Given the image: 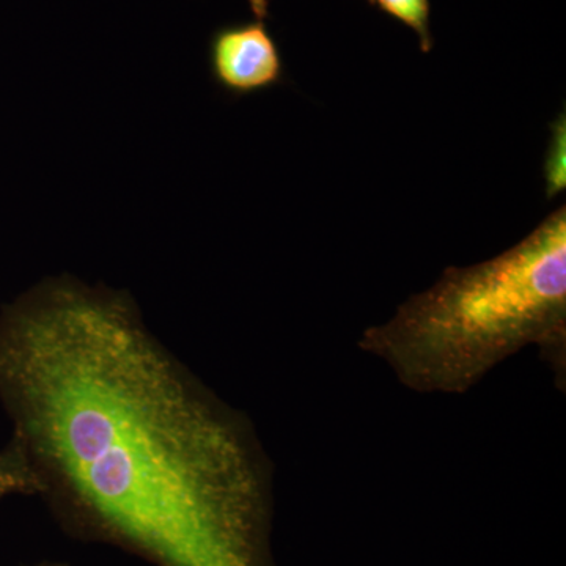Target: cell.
<instances>
[{
	"label": "cell",
	"instance_id": "1",
	"mask_svg": "<svg viewBox=\"0 0 566 566\" xmlns=\"http://www.w3.org/2000/svg\"><path fill=\"white\" fill-rule=\"evenodd\" d=\"M0 392L44 476L164 566H266L271 472L243 416L128 301L59 283L0 322Z\"/></svg>",
	"mask_w": 566,
	"mask_h": 566
},
{
	"label": "cell",
	"instance_id": "2",
	"mask_svg": "<svg viewBox=\"0 0 566 566\" xmlns=\"http://www.w3.org/2000/svg\"><path fill=\"white\" fill-rule=\"evenodd\" d=\"M357 346L423 395H463L497 365L538 349L566 382V208L486 262L447 268Z\"/></svg>",
	"mask_w": 566,
	"mask_h": 566
},
{
	"label": "cell",
	"instance_id": "3",
	"mask_svg": "<svg viewBox=\"0 0 566 566\" xmlns=\"http://www.w3.org/2000/svg\"><path fill=\"white\" fill-rule=\"evenodd\" d=\"M255 18L237 28L223 29L212 40L211 65L216 81L227 91H264L282 80L281 52L264 24V0H252Z\"/></svg>",
	"mask_w": 566,
	"mask_h": 566
},
{
	"label": "cell",
	"instance_id": "4",
	"mask_svg": "<svg viewBox=\"0 0 566 566\" xmlns=\"http://www.w3.org/2000/svg\"><path fill=\"white\" fill-rule=\"evenodd\" d=\"M371 3L403 22L406 28L412 29L419 36L420 50H433V35H431V3L430 0H371Z\"/></svg>",
	"mask_w": 566,
	"mask_h": 566
},
{
	"label": "cell",
	"instance_id": "5",
	"mask_svg": "<svg viewBox=\"0 0 566 566\" xmlns=\"http://www.w3.org/2000/svg\"><path fill=\"white\" fill-rule=\"evenodd\" d=\"M547 199L565 191L566 186V120L565 112L551 125V142L545 161Z\"/></svg>",
	"mask_w": 566,
	"mask_h": 566
},
{
	"label": "cell",
	"instance_id": "6",
	"mask_svg": "<svg viewBox=\"0 0 566 566\" xmlns=\"http://www.w3.org/2000/svg\"><path fill=\"white\" fill-rule=\"evenodd\" d=\"M28 479L29 476L21 469L13 468V465L3 463L0 460V483H6V485L13 488V490H21V488L28 485Z\"/></svg>",
	"mask_w": 566,
	"mask_h": 566
},
{
	"label": "cell",
	"instance_id": "7",
	"mask_svg": "<svg viewBox=\"0 0 566 566\" xmlns=\"http://www.w3.org/2000/svg\"><path fill=\"white\" fill-rule=\"evenodd\" d=\"M10 491H14L13 488H10L9 485H6V483H0V495H3L6 493H10Z\"/></svg>",
	"mask_w": 566,
	"mask_h": 566
},
{
	"label": "cell",
	"instance_id": "8",
	"mask_svg": "<svg viewBox=\"0 0 566 566\" xmlns=\"http://www.w3.org/2000/svg\"><path fill=\"white\" fill-rule=\"evenodd\" d=\"M368 2H370V3H371V0H368Z\"/></svg>",
	"mask_w": 566,
	"mask_h": 566
}]
</instances>
